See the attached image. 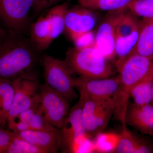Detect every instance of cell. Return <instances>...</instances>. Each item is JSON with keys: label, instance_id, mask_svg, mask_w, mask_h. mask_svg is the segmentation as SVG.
<instances>
[{"label": "cell", "instance_id": "obj_25", "mask_svg": "<svg viewBox=\"0 0 153 153\" xmlns=\"http://www.w3.org/2000/svg\"><path fill=\"white\" fill-rule=\"evenodd\" d=\"M126 8L137 16L153 19V0H132Z\"/></svg>", "mask_w": 153, "mask_h": 153}, {"label": "cell", "instance_id": "obj_31", "mask_svg": "<svg viewBox=\"0 0 153 153\" xmlns=\"http://www.w3.org/2000/svg\"><path fill=\"white\" fill-rule=\"evenodd\" d=\"M7 34V32L0 25V43L3 41Z\"/></svg>", "mask_w": 153, "mask_h": 153}, {"label": "cell", "instance_id": "obj_20", "mask_svg": "<svg viewBox=\"0 0 153 153\" xmlns=\"http://www.w3.org/2000/svg\"><path fill=\"white\" fill-rule=\"evenodd\" d=\"M122 123V131L114 153H137L140 143V136L130 131L126 127V121Z\"/></svg>", "mask_w": 153, "mask_h": 153}, {"label": "cell", "instance_id": "obj_13", "mask_svg": "<svg viewBox=\"0 0 153 153\" xmlns=\"http://www.w3.org/2000/svg\"><path fill=\"white\" fill-rule=\"evenodd\" d=\"M126 123L143 134L153 136V106L151 104L128 105Z\"/></svg>", "mask_w": 153, "mask_h": 153}, {"label": "cell", "instance_id": "obj_11", "mask_svg": "<svg viewBox=\"0 0 153 153\" xmlns=\"http://www.w3.org/2000/svg\"><path fill=\"white\" fill-rule=\"evenodd\" d=\"M12 82L14 88V97L7 125L12 122L21 113L40 102L38 91L40 84L38 79H19Z\"/></svg>", "mask_w": 153, "mask_h": 153}, {"label": "cell", "instance_id": "obj_32", "mask_svg": "<svg viewBox=\"0 0 153 153\" xmlns=\"http://www.w3.org/2000/svg\"><path fill=\"white\" fill-rule=\"evenodd\" d=\"M151 104L153 106V79L152 82V101H151Z\"/></svg>", "mask_w": 153, "mask_h": 153}, {"label": "cell", "instance_id": "obj_27", "mask_svg": "<svg viewBox=\"0 0 153 153\" xmlns=\"http://www.w3.org/2000/svg\"><path fill=\"white\" fill-rule=\"evenodd\" d=\"M31 129L44 131H54L59 129L49 124L44 118L41 107L29 122Z\"/></svg>", "mask_w": 153, "mask_h": 153}, {"label": "cell", "instance_id": "obj_5", "mask_svg": "<svg viewBox=\"0 0 153 153\" xmlns=\"http://www.w3.org/2000/svg\"><path fill=\"white\" fill-rule=\"evenodd\" d=\"M83 124L90 138L102 132L112 115L118 110L114 102L91 98L79 92Z\"/></svg>", "mask_w": 153, "mask_h": 153}, {"label": "cell", "instance_id": "obj_6", "mask_svg": "<svg viewBox=\"0 0 153 153\" xmlns=\"http://www.w3.org/2000/svg\"><path fill=\"white\" fill-rule=\"evenodd\" d=\"M42 65L45 82L49 87L63 96L68 102L77 97L71 75L73 72L65 60L46 55L43 56Z\"/></svg>", "mask_w": 153, "mask_h": 153}, {"label": "cell", "instance_id": "obj_19", "mask_svg": "<svg viewBox=\"0 0 153 153\" xmlns=\"http://www.w3.org/2000/svg\"><path fill=\"white\" fill-rule=\"evenodd\" d=\"M14 97L12 82L0 79V128L7 124V120Z\"/></svg>", "mask_w": 153, "mask_h": 153}, {"label": "cell", "instance_id": "obj_1", "mask_svg": "<svg viewBox=\"0 0 153 153\" xmlns=\"http://www.w3.org/2000/svg\"><path fill=\"white\" fill-rule=\"evenodd\" d=\"M41 52L23 33L9 30L0 43V79L38 80Z\"/></svg>", "mask_w": 153, "mask_h": 153}, {"label": "cell", "instance_id": "obj_33", "mask_svg": "<svg viewBox=\"0 0 153 153\" xmlns=\"http://www.w3.org/2000/svg\"><path fill=\"white\" fill-rule=\"evenodd\" d=\"M152 140V141L153 142V139Z\"/></svg>", "mask_w": 153, "mask_h": 153}, {"label": "cell", "instance_id": "obj_28", "mask_svg": "<svg viewBox=\"0 0 153 153\" xmlns=\"http://www.w3.org/2000/svg\"><path fill=\"white\" fill-rule=\"evenodd\" d=\"M14 136L13 131L9 129L0 128V153H6Z\"/></svg>", "mask_w": 153, "mask_h": 153}, {"label": "cell", "instance_id": "obj_14", "mask_svg": "<svg viewBox=\"0 0 153 153\" xmlns=\"http://www.w3.org/2000/svg\"><path fill=\"white\" fill-rule=\"evenodd\" d=\"M60 130L44 131L29 129L14 133L16 136L37 146L47 153H56L59 151L58 138Z\"/></svg>", "mask_w": 153, "mask_h": 153}, {"label": "cell", "instance_id": "obj_12", "mask_svg": "<svg viewBox=\"0 0 153 153\" xmlns=\"http://www.w3.org/2000/svg\"><path fill=\"white\" fill-rule=\"evenodd\" d=\"M96 22V17L92 10L81 5L76 6L66 11L64 32L75 44L92 33Z\"/></svg>", "mask_w": 153, "mask_h": 153}, {"label": "cell", "instance_id": "obj_8", "mask_svg": "<svg viewBox=\"0 0 153 153\" xmlns=\"http://www.w3.org/2000/svg\"><path fill=\"white\" fill-rule=\"evenodd\" d=\"M38 94L41 109L45 119L55 127L61 129L70 111L69 102L45 82L40 85Z\"/></svg>", "mask_w": 153, "mask_h": 153}, {"label": "cell", "instance_id": "obj_21", "mask_svg": "<svg viewBox=\"0 0 153 153\" xmlns=\"http://www.w3.org/2000/svg\"><path fill=\"white\" fill-rule=\"evenodd\" d=\"M132 0H77L80 5L91 10L110 11L126 8Z\"/></svg>", "mask_w": 153, "mask_h": 153}, {"label": "cell", "instance_id": "obj_9", "mask_svg": "<svg viewBox=\"0 0 153 153\" xmlns=\"http://www.w3.org/2000/svg\"><path fill=\"white\" fill-rule=\"evenodd\" d=\"M36 0H0V20L10 30L23 33L30 25V13Z\"/></svg>", "mask_w": 153, "mask_h": 153}, {"label": "cell", "instance_id": "obj_23", "mask_svg": "<svg viewBox=\"0 0 153 153\" xmlns=\"http://www.w3.org/2000/svg\"><path fill=\"white\" fill-rule=\"evenodd\" d=\"M94 141V152L114 153L119 141L120 134L101 132L97 135Z\"/></svg>", "mask_w": 153, "mask_h": 153}, {"label": "cell", "instance_id": "obj_15", "mask_svg": "<svg viewBox=\"0 0 153 153\" xmlns=\"http://www.w3.org/2000/svg\"><path fill=\"white\" fill-rule=\"evenodd\" d=\"M133 53L153 60V19L140 21L139 34Z\"/></svg>", "mask_w": 153, "mask_h": 153}, {"label": "cell", "instance_id": "obj_24", "mask_svg": "<svg viewBox=\"0 0 153 153\" xmlns=\"http://www.w3.org/2000/svg\"><path fill=\"white\" fill-rule=\"evenodd\" d=\"M126 9L117 26L116 38L130 36L139 26L140 20L129 11L127 12Z\"/></svg>", "mask_w": 153, "mask_h": 153}, {"label": "cell", "instance_id": "obj_30", "mask_svg": "<svg viewBox=\"0 0 153 153\" xmlns=\"http://www.w3.org/2000/svg\"><path fill=\"white\" fill-rule=\"evenodd\" d=\"M61 1L63 0H36L35 7L41 10Z\"/></svg>", "mask_w": 153, "mask_h": 153}, {"label": "cell", "instance_id": "obj_16", "mask_svg": "<svg viewBox=\"0 0 153 153\" xmlns=\"http://www.w3.org/2000/svg\"><path fill=\"white\" fill-rule=\"evenodd\" d=\"M30 38L39 50L44 51L52 44L47 13L43 14L30 27Z\"/></svg>", "mask_w": 153, "mask_h": 153}, {"label": "cell", "instance_id": "obj_26", "mask_svg": "<svg viewBox=\"0 0 153 153\" xmlns=\"http://www.w3.org/2000/svg\"><path fill=\"white\" fill-rule=\"evenodd\" d=\"M6 153H47L37 146L16 136L11 141Z\"/></svg>", "mask_w": 153, "mask_h": 153}, {"label": "cell", "instance_id": "obj_7", "mask_svg": "<svg viewBox=\"0 0 153 153\" xmlns=\"http://www.w3.org/2000/svg\"><path fill=\"white\" fill-rule=\"evenodd\" d=\"M118 71L121 91L128 100L131 88L140 82L153 79V60L133 53L122 64Z\"/></svg>", "mask_w": 153, "mask_h": 153}, {"label": "cell", "instance_id": "obj_2", "mask_svg": "<svg viewBox=\"0 0 153 153\" xmlns=\"http://www.w3.org/2000/svg\"><path fill=\"white\" fill-rule=\"evenodd\" d=\"M65 61L73 73L80 76L99 79L110 77L112 74L110 60L102 55L94 43L68 49Z\"/></svg>", "mask_w": 153, "mask_h": 153}, {"label": "cell", "instance_id": "obj_22", "mask_svg": "<svg viewBox=\"0 0 153 153\" xmlns=\"http://www.w3.org/2000/svg\"><path fill=\"white\" fill-rule=\"evenodd\" d=\"M153 79L143 81L131 88L129 97H131L134 104L137 105L151 104Z\"/></svg>", "mask_w": 153, "mask_h": 153}, {"label": "cell", "instance_id": "obj_10", "mask_svg": "<svg viewBox=\"0 0 153 153\" xmlns=\"http://www.w3.org/2000/svg\"><path fill=\"white\" fill-rule=\"evenodd\" d=\"M126 8L108 12L97 29L94 37V45L108 60L115 58L116 30Z\"/></svg>", "mask_w": 153, "mask_h": 153}, {"label": "cell", "instance_id": "obj_29", "mask_svg": "<svg viewBox=\"0 0 153 153\" xmlns=\"http://www.w3.org/2000/svg\"><path fill=\"white\" fill-rule=\"evenodd\" d=\"M40 107H41V106H40V102H39L38 103L33 105V106L30 108L29 109L26 110L25 111L21 113L20 114L18 115L14 119L13 121L14 120H20L26 122H27L29 123L30 119L32 118L34 114L38 111Z\"/></svg>", "mask_w": 153, "mask_h": 153}, {"label": "cell", "instance_id": "obj_17", "mask_svg": "<svg viewBox=\"0 0 153 153\" xmlns=\"http://www.w3.org/2000/svg\"><path fill=\"white\" fill-rule=\"evenodd\" d=\"M139 31L140 25L130 36L116 38L115 64L117 70L123 62L133 53L138 38Z\"/></svg>", "mask_w": 153, "mask_h": 153}, {"label": "cell", "instance_id": "obj_18", "mask_svg": "<svg viewBox=\"0 0 153 153\" xmlns=\"http://www.w3.org/2000/svg\"><path fill=\"white\" fill-rule=\"evenodd\" d=\"M69 4L64 2L50 9L47 13L50 30V41L52 43L64 32L65 17Z\"/></svg>", "mask_w": 153, "mask_h": 153}, {"label": "cell", "instance_id": "obj_4", "mask_svg": "<svg viewBox=\"0 0 153 153\" xmlns=\"http://www.w3.org/2000/svg\"><path fill=\"white\" fill-rule=\"evenodd\" d=\"M73 84L79 92L91 98L114 102L117 106L119 114L126 111L128 100L121 91L118 76L99 79L80 76L73 79Z\"/></svg>", "mask_w": 153, "mask_h": 153}, {"label": "cell", "instance_id": "obj_3", "mask_svg": "<svg viewBox=\"0 0 153 153\" xmlns=\"http://www.w3.org/2000/svg\"><path fill=\"white\" fill-rule=\"evenodd\" d=\"M87 133L82 116L79 101L69 111L58 138L59 150L62 153L89 152L87 148L94 152V143Z\"/></svg>", "mask_w": 153, "mask_h": 153}]
</instances>
